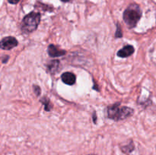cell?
Returning a JSON list of instances; mask_svg holds the SVG:
<instances>
[{"instance_id": "cell-1", "label": "cell", "mask_w": 156, "mask_h": 155, "mask_svg": "<svg viewBox=\"0 0 156 155\" xmlns=\"http://www.w3.org/2000/svg\"><path fill=\"white\" fill-rule=\"evenodd\" d=\"M107 112L108 118L114 121H119L131 116L133 114L134 110L127 106H120V103H117L108 106Z\"/></svg>"}, {"instance_id": "cell-2", "label": "cell", "mask_w": 156, "mask_h": 155, "mask_svg": "<svg viewBox=\"0 0 156 155\" xmlns=\"http://www.w3.org/2000/svg\"><path fill=\"white\" fill-rule=\"evenodd\" d=\"M142 17V10L136 4H131L123 12V21L129 28L136 27Z\"/></svg>"}, {"instance_id": "cell-3", "label": "cell", "mask_w": 156, "mask_h": 155, "mask_svg": "<svg viewBox=\"0 0 156 155\" xmlns=\"http://www.w3.org/2000/svg\"><path fill=\"white\" fill-rule=\"evenodd\" d=\"M40 22H41V14L38 12H30L23 19L21 30L24 33H31L37 28Z\"/></svg>"}, {"instance_id": "cell-4", "label": "cell", "mask_w": 156, "mask_h": 155, "mask_svg": "<svg viewBox=\"0 0 156 155\" xmlns=\"http://www.w3.org/2000/svg\"><path fill=\"white\" fill-rule=\"evenodd\" d=\"M18 44V40L13 36H7L0 41V48L5 50H9L17 46Z\"/></svg>"}, {"instance_id": "cell-5", "label": "cell", "mask_w": 156, "mask_h": 155, "mask_svg": "<svg viewBox=\"0 0 156 155\" xmlns=\"http://www.w3.org/2000/svg\"><path fill=\"white\" fill-rule=\"evenodd\" d=\"M47 51H48V54L50 57H59V56H64L66 53L65 50H60L53 44L49 46Z\"/></svg>"}, {"instance_id": "cell-6", "label": "cell", "mask_w": 156, "mask_h": 155, "mask_svg": "<svg viewBox=\"0 0 156 155\" xmlns=\"http://www.w3.org/2000/svg\"><path fill=\"white\" fill-rule=\"evenodd\" d=\"M134 52H135L134 47L131 45H127L117 52V56L121 58H126L133 54Z\"/></svg>"}, {"instance_id": "cell-7", "label": "cell", "mask_w": 156, "mask_h": 155, "mask_svg": "<svg viewBox=\"0 0 156 155\" xmlns=\"http://www.w3.org/2000/svg\"><path fill=\"white\" fill-rule=\"evenodd\" d=\"M62 81L65 84L68 85H73L76 83V77L73 73L72 72H65L61 76Z\"/></svg>"}, {"instance_id": "cell-8", "label": "cell", "mask_w": 156, "mask_h": 155, "mask_svg": "<svg viewBox=\"0 0 156 155\" xmlns=\"http://www.w3.org/2000/svg\"><path fill=\"white\" fill-rule=\"evenodd\" d=\"M59 65H60V63H59V61L53 60L47 65V67H48L49 71H51L52 73H56V71L59 69Z\"/></svg>"}, {"instance_id": "cell-9", "label": "cell", "mask_w": 156, "mask_h": 155, "mask_svg": "<svg viewBox=\"0 0 156 155\" xmlns=\"http://www.w3.org/2000/svg\"><path fill=\"white\" fill-rule=\"evenodd\" d=\"M41 102H42L43 104H44V106H45V110H47V111L51 110L52 105H51V103H50V100H49L48 98H47V97H44V98L41 99Z\"/></svg>"}, {"instance_id": "cell-10", "label": "cell", "mask_w": 156, "mask_h": 155, "mask_svg": "<svg viewBox=\"0 0 156 155\" xmlns=\"http://www.w3.org/2000/svg\"><path fill=\"white\" fill-rule=\"evenodd\" d=\"M116 36H117V37H121V36H122L121 28H120V26H119V25H117V32H116Z\"/></svg>"}, {"instance_id": "cell-11", "label": "cell", "mask_w": 156, "mask_h": 155, "mask_svg": "<svg viewBox=\"0 0 156 155\" xmlns=\"http://www.w3.org/2000/svg\"><path fill=\"white\" fill-rule=\"evenodd\" d=\"M34 89L35 94H36L37 96H39L40 94H41V89H40L39 87L35 85V86H34Z\"/></svg>"}, {"instance_id": "cell-12", "label": "cell", "mask_w": 156, "mask_h": 155, "mask_svg": "<svg viewBox=\"0 0 156 155\" xmlns=\"http://www.w3.org/2000/svg\"><path fill=\"white\" fill-rule=\"evenodd\" d=\"M8 1H9V2L11 3V4H17L20 0H8Z\"/></svg>"}, {"instance_id": "cell-13", "label": "cell", "mask_w": 156, "mask_h": 155, "mask_svg": "<svg viewBox=\"0 0 156 155\" xmlns=\"http://www.w3.org/2000/svg\"><path fill=\"white\" fill-rule=\"evenodd\" d=\"M62 2H69L71 1V0H61Z\"/></svg>"}]
</instances>
